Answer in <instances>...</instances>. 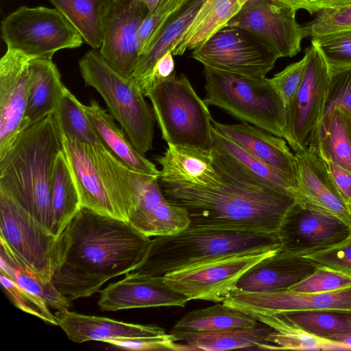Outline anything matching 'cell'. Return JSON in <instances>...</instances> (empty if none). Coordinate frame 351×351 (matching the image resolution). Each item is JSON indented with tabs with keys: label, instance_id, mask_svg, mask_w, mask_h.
<instances>
[{
	"label": "cell",
	"instance_id": "49",
	"mask_svg": "<svg viewBox=\"0 0 351 351\" xmlns=\"http://www.w3.org/2000/svg\"><path fill=\"white\" fill-rule=\"evenodd\" d=\"M311 14L324 10H335L351 7V0H311Z\"/></svg>",
	"mask_w": 351,
	"mask_h": 351
},
{
	"label": "cell",
	"instance_id": "39",
	"mask_svg": "<svg viewBox=\"0 0 351 351\" xmlns=\"http://www.w3.org/2000/svg\"><path fill=\"white\" fill-rule=\"evenodd\" d=\"M53 114L64 136L81 142L104 145L88 119L82 104L66 86Z\"/></svg>",
	"mask_w": 351,
	"mask_h": 351
},
{
	"label": "cell",
	"instance_id": "50",
	"mask_svg": "<svg viewBox=\"0 0 351 351\" xmlns=\"http://www.w3.org/2000/svg\"><path fill=\"white\" fill-rule=\"evenodd\" d=\"M246 1V0H245ZM278 2H280L296 12L298 10H305L307 12H308L310 14H311V0H274Z\"/></svg>",
	"mask_w": 351,
	"mask_h": 351
},
{
	"label": "cell",
	"instance_id": "19",
	"mask_svg": "<svg viewBox=\"0 0 351 351\" xmlns=\"http://www.w3.org/2000/svg\"><path fill=\"white\" fill-rule=\"evenodd\" d=\"M211 154L215 168L222 176L296 198V189L283 175L256 159L214 128Z\"/></svg>",
	"mask_w": 351,
	"mask_h": 351
},
{
	"label": "cell",
	"instance_id": "12",
	"mask_svg": "<svg viewBox=\"0 0 351 351\" xmlns=\"http://www.w3.org/2000/svg\"><path fill=\"white\" fill-rule=\"evenodd\" d=\"M192 58L214 69L263 77L280 58L245 29L225 26L192 52Z\"/></svg>",
	"mask_w": 351,
	"mask_h": 351
},
{
	"label": "cell",
	"instance_id": "16",
	"mask_svg": "<svg viewBox=\"0 0 351 351\" xmlns=\"http://www.w3.org/2000/svg\"><path fill=\"white\" fill-rule=\"evenodd\" d=\"M150 11L142 0H111L99 51L119 74L132 78L139 58V33Z\"/></svg>",
	"mask_w": 351,
	"mask_h": 351
},
{
	"label": "cell",
	"instance_id": "45",
	"mask_svg": "<svg viewBox=\"0 0 351 351\" xmlns=\"http://www.w3.org/2000/svg\"><path fill=\"white\" fill-rule=\"evenodd\" d=\"M307 56L299 61L289 64L282 71L269 78L287 108L291 104L298 91L305 73Z\"/></svg>",
	"mask_w": 351,
	"mask_h": 351
},
{
	"label": "cell",
	"instance_id": "18",
	"mask_svg": "<svg viewBox=\"0 0 351 351\" xmlns=\"http://www.w3.org/2000/svg\"><path fill=\"white\" fill-rule=\"evenodd\" d=\"M30 60L10 49L0 60V159L24 129Z\"/></svg>",
	"mask_w": 351,
	"mask_h": 351
},
{
	"label": "cell",
	"instance_id": "23",
	"mask_svg": "<svg viewBox=\"0 0 351 351\" xmlns=\"http://www.w3.org/2000/svg\"><path fill=\"white\" fill-rule=\"evenodd\" d=\"M215 130L256 159L283 175L296 189L295 156L282 138L246 122L223 124L212 121Z\"/></svg>",
	"mask_w": 351,
	"mask_h": 351
},
{
	"label": "cell",
	"instance_id": "34",
	"mask_svg": "<svg viewBox=\"0 0 351 351\" xmlns=\"http://www.w3.org/2000/svg\"><path fill=\"white\" fill-rule=\"evenodd\" d=\"M56 235L62 234L82 208L75 180L64 149L56 160L51 186Z\"/></svg>",
	"mask_w": 351,
	"mask_h": 351
},
{
	"label": "cell",
	"instance_id": "14",
	"mask_svg": "<svg viewBox=\"0 0 351 351\" xmlns=\"http://www.w3.org/2000/svg\"><path fill=\"white\" fill-rule=\"evenodd\" d=\"M276 233L282 250L306 256L344 243L351 237V226L296 199Z\"/></svg>",
	"mask_w": 351,
	"mask_h": 351
},
{
	"label": "cell",
	"instance_id": "35",
	"mask_svg": "<svg viewBox=\"0 0 351 351\" xmlns=\"http://www.w3.org/2000/svg\"><path fill=\"white\" fill-rule=\"evenodd\" d=\"M73 25L83 40L99 50L104 18L111 0H49Z\"/></svg>",
	"mask_w": 351,
	"mask_h": 351
},
{
	"label": "cell",
	"instance_id": "41",
	"mask_svg": "<svg viewBox=\"0 0 351 351\" xmlns=\"http://www.w3.org/2000/svg\"><path fill=\"white\" fill-rule=\"evenodd\" d=\"M0 280L5 293L16 307L48 324L58 326L56 315L51 313L48 304L43 298L24 289L1 272Z\"/></svg>",
	"mask_w": 351,
	"mask_h": 351
},
{
	"label": "cell",
	"instance_id": "9",
	"mask_svg": "<svg viewBox=\"0 0 351 351\" xmlns=\"http://www.w3.org/2000/svg\"><path fill=\"white\" fill-rule=\"evenodd\" d=\"M1 35L7 49L30 60L50 59L61 49L80 47L83 38L56 8L21 6L1 23Z\"/></svg>",
	"mask_w": 351,
	"mask_h": 351
},
{
	"label": "cell",
	"instance_id": "40",
	"mask_svg": "<svg viewBox=\"0 0 351 351\" xmlns=\"http://www.w3.org/2000/svg\"><path fill=\"white\" fill-rule=\"evenodd\" d=\"M323 56L330 73L351 67V29L311 37Z\"/></svg>",
	"mask_w": 351,
	"mask_h": 351
},
{
	"label": "cell",
	"instance_id": "33",
	"mask_svg": "<svg viewBox=\"0 0 351 351\" xmlns=\"http://www.w3.org/2000/svg\"><path fill=\"white\" fill-rule=\"evenodd\" d=\"M0 243V272L24 289L43 298L57 311L69 310L71 301L58 290L51 280L45 279L31 271L2 239Z\"/></svg>",
	"mask_w": 351,
	"mask_h": 351
},
{
	"label": "cell",
	"instance_id": "21",
	"mask_svg": "<svg viewBox=\"0 0 351 351\" xmlns=\"http://www.w3.org/2000/svg\"><path fill=\"white\" fill-rule=\"evenodd\" d=\"M297 166L296 199L315 210L332 215L351 226V212L343 200L326 160L316 148L294 153Z\"/></svg>",
	"mask_w": 351,
	"mask_h": 351
},
{
	"label": "cell",
	"instance_id": "3",
	"mask_svg": "<svg viewBox=\"0 0 351 351\" xmlns=\"http://www.w3.org/2000/svg\"><path fill=\"white\" fill-rule=\"evenodd\" d=\"M63 149L62 133L51 114L25 128L0 159V190L55 234L51 186Z\"/></svg>",
	"mask_w": 351,
	"mask_h": 351
},
{
	"label": "cell",
	"instance_id": "13",
	"mask_svg": "<svg viewBox=\"0 0 351 351\" xmlns=\"http://www.w3.org/2000/svg\"><path fill=\"white\" fill-rule=\"evenodd\" d=\"M0 230V239L31 271L45 279L51 280L58 237L2 190Z\"/></svg>",
	"mask_w": 351,
	"mask_h": 351
},
{
	"label": "cell",
	"instance_id": "51",
	"mask_svg": "<svg viewBox=\"0 0 351 351\" xmlns=\"http://www.w3.org/2000/svg\"><path fill=\"white\" fill-rule=\"evenodd\" d=\"M144 3L147 6L150 12H152L158 4L160 0H142Z\"/></svg>",
	"mask_w": 351,
	"mask_h": 351
},
{
	"label": "cell",
	"instance_id": "28",
	"mask_svg": "<svg viewBox=\"0 0 351 351\" xmlns=\"http://www.w3.org/2000/svg\"><path fill=\"white\" fill-rule=\"evenodd\" d=\"M64 86L52 60L38 58L29 62V93L24 128L54 114Z\"/></svg>",
	"mask_w": 351,
	"mask_h": 351
},
{
	"label": "cell",
	"instance_id": "1",
	"mask_svg": "<svg viewBox=\"0 0 351 351\" xmlns=\"http://www.w3.org/2000/svg\"><path fill=\"white\" fill-rule=\"evenodd\" d=\"M151 239L128 221L82 208L58 237L51 280L71 302L133 271Z\"/></svg>",
	"mask_w": 351,
	"mask_h": 351
},
{
	"label": "cell",
	"instance_id": "36",
	"mask_svg": "<svg viewBox=\"0 0 351 351\" xmlns=\"http://www.w3.org/2000/svg\"><path fill=\"white\" fill-rule=\"evenodd\" d=\"M317 149L324 160L351 172L350 114L337 108L323 119Z\"/></svg>",
	"mask_w": 351,
	"mask_h": 351
},
{
	"label": "cell",
	"instance_id": "22",
	"mask_svg": "<svg viewBox=\"0 0 351 351\" xmlns=\"http://www.w3.org/2000/svg\"><path fill=\"white\" fill-rule=\"evenodd\" d=\"M128 222L143 234L155 237L180 231L190 221L184 209L167 199L159 177L143 174Z\"/></svg>",
	"mask_w": 351,
	"mask_h": 351
},
{
	"label": "cell",
	"instance_id": "37",
	"mask_svg": "<svg viewBox=\"0 0 351 351\" xmlns=\"http://www.w3.org/2000/svg\"><path fill=\"white\" fill-rule=\"evenodd\" d=\"M276 314L298 328L322 339L351 335L350 310L292 311Z\"/></svg>",
	"mask_w": 351,
	"mask_h": 351
},
{
	"label": "cell",
	"instance_id": "48",
	"mask_svg": "<svg viewBox=\"0 0 351 351\" xmlns=\"http://www.w3.org/2000/svg\"><path fill=\"white\" fill-rule=\"evenodd\" d=\"M326 162L343 200L349 206L351 204V172L337 163Z\"/></svg>",
	"mask_w": 351,
	"mask_h": 351
},
{
	"label": "cell",
	"instance_id": "26",
	"mask_svg": "<svg viewBox=\"0 0 351 351\" xmlns=\"http://www.w3.org/2000/svg\"><path fill=\"white\" fill-rule=\"evenodd\" d=\"M58 326L73 342L89 341L106 342L121 338H149L167 335L165 330L155 324H138L115 319L77 313L57 311Z\"/></svg>",
	"mask_w": 351,
	"mask_h": 351
},
{
	"label": "cell",
	"instance_id": "15",
	"mask_svg": "<svg viewBox=\"0 0 351 351\" xmlns=\"http://www.w3.org/2000/svg\"><path fill=\"white\" fill-rule=\"evenodd\" d=\"M295 13L274 0H246L225 26L245 29L279 58H292L300 52L302 40L306 38Z\"/></svg>",
	"mask_w": 351,
	"mask_h": 351
},
{
	"label": "cell",
	"instance_id": "11",
	"mask_svg": "<svg viewBox=\"0 0 351 351\" xmlns=\"http://www.w3.org/2000/svg\"><path fill=\"white\" fill-rule=\"evenodd\" d=\"M280 249L221 257L166 274L163 279L189 300L223 302L247 270Z\"/></svg>",
	"mask_w": 351,
	"mask_h": 351
},
{
	"label": "cell",
	"instance_id": "25",
	"mask_svg": "<svg viewBox=\"0 0 351 351\" xmlns=\"http://www.w3.org/2000/svg\"><path fill=\"white\" fill-rule=\"evenodd\" d=\"M162 156L156 158L161 165L160 183L215 187L224 179L215 168L211 150L168 143Z\"/></svg>",
	"mask_w": 351,
	"mask_h": 351
},
{
	"label": "cell",
	"instance_id": "8",
	"mask_svg": "<svg viewBox=\"0 0 351 351\" xmlns=\"http://www.w3.org/2000/svg\"><path fill=\"white\" fill-rule=\"evenodd\" d=\"M151 101L162 139L203 150H211L213 118L208 106L184 75L175 73L145 93Z\"/></svg>",
	"mask_w": 351,
	"mask_h": 351
},
{
	"label": "cell",
	"instance_id": "10",
	"mask_svg": "<svg viewBox=\"0 0 351 351\" xmlns=\"http://www.w3.org/2000/svg\"><path fill=\"white\" fill-rule=\"evenodd\" d=\"M304 53L307 62L303 80L287 108L285 140L294 153L317 149L330 79L328 66L313 44Z\"/></svg>",
	"mask_w": 351,
	"mask_h": 351
},
{
	"label": "cell",
	"instance_id": "44",
	"mask_svg": "<svg viewBox=\"0 0 351 351\" xmlns=\"http://www.w3.org/2000/svg\"><path fill=\"white\" fill-rule=\"evenodd\" d=\"M337 108L351 114V67L330 73L323 119Z\"/></svg>",
	"mask_w": 351,
	"mask_h": 351
},
{
	"label": "cell",
	"instance_id": "24",
	"mask_svg": "<svg viewBox=\"0 0 351 351\" xmlns=\"http://www.w3.org/2000/svg\"><path fill=\"white\" fill-rule=\"evenodd\" d=\"M316 267L306 257L280 249L247 270L239 279L236 289L247 292L287 290L313 274Z\"/></svg>",
	"mask_w": 351,
	"mask_h": 351
},
{
	"label": "cell",
	"instance_id": "17",
	"mask_svg": "<svg viewBox=\"0 0 351 351\" xmlns=\"http://www.w3.org/2000/svg\"><path fill=\"white\" fill-rule=\"evenodd\" d=\"M222 302L251 315H267L292 311H351V286L324 293H303L289 289L247 292L235 289Z\"/></svg>",
	"mask_w": 351,
	"mask_h": 351
},
{
	"label": "cell",
	"instance_id": "27",
	"mask_svg": "<svg viewBox=\"0 0 351 351\" xmlns=\"http://www.w3.org/2000/svg\"><path fill=\"white\" fill-rule=\"evenodd\" d=\"M205 1H183L140 53L132 78L139 79L149 74L159 58L175 49Z\"/></svg>",
	"mask_w": 351,
	"mask_h": 351
},
{
	"label": "cell",
	"instance_id": "52",
	"mask_svg": "<svg viewBox=\"0 0 351 351\" xmlns=\"http://www.w3.org/2000/svg\"><path fill=\"white\" fill-rule=\"evenodd\" d=\"M349 208H350V212H351V204L349 205Z\"/></svg>",
	"mask_w": 351,
	"mask_h": 351
},
{
	"label": "cell",
	"instance_id": "32",
	"mask_svg": "<svg viewBox=\"0 0 351 351\" xmlns=\"http://www.w3.org/2000/svg\"><path fill=\"white\" fill-rule=\"evenodd\" d=\"M245 0H206L187 29L181 41L172 51L182 56L187 49H195L226 24L239 12Z\"/></svg>",
	"mask_w": 351,
	"mask_h": 351
},
{
	"label": "cell",
	"instance_id": "43",
	"mask_svg": "<svg viewBox=\"0 0 351 351\" xmlns=\"http://www.w3.org/2000/svg\"><path fill=\"white\" fill-rule=\"evenodd\" d=\"M302 27L306 37L351 29V7L319 11Z\"/></svg>",
	"mask_w": 351,
	"mask_h": 351
},
{
	"label": "cell",
	"instance_id": "38",
	"mask_svg": "<svg viewBox=\"0 0 351 351\" xmlns=\"http://www.w3.org/2000/svg\"><path fill=\"white\" fill-rule=\"evenodd\" d=\"M267 324L273 331L266 338L264 349L345 350L343 344L312 336L287 322L277 314L252 315Z\"/></svg>",
	"mask_w": 351,
	"mask_h": 351
},
{
	"label": "cell",
	"instance_id": "47",
	"mask_svg": "<svg viewBox=\"0 0 351 351\" xmlns=\"http://www.w3.org/2000/svg\"><path fill=\"white\" fill-rule=\"evenodd\" d=\"M184 0H160L156 8L149 12L143 21L139 33L140 53L161 27L167 19L182 4ZM139 53V55H140Z\"/></svg>",
	"mask_w": 351,
	"mask_h": 351
},
{
	"label": "cell",
	"instance_id": "31",
	"mask_svg": "<svg viewBox=\"0 0 351 351\" xmlns=\"http://www.w3.org/2000/svg\"><path fill=\"white\" fill-rule=\"evenodd\" d=\"M273 331L267 324L259 322L251 328H232L217 332L197 333L180 338L182 350H225L235 348L264 349L266 338Z\"/></svg>",
	"mask_w": 351,
	"mask_h": 351
},
{
	"label": "cell",
	"instance_id": "2",
	"mask_svg": "<svg viewBox=\"0 0 351 351\" xmlns=\"http://www.w3.org/2000/svg\"><path fill=\"white\" fill-rule=\"evenodd\" d=\"M222 178L223 183L215 187L169 183L160 186L170 203L186 212L190 228L275 233L296 200L291 195Z\"/></svg>",
	"mask_w": 351,
	"mask_h": 351
},
{
	"label": "cell",
	"instance_id": "30",
	"mask_svg": "<svg viewBox=\"0 0 351 351\" xmlns=\"http://www.w3.org/2000/svg\"><path fill=\"white\" fill-rule=\"evenodd\" d=\"M258 322L254 316L222 302L187 313L173 325L169 333L178 341L190 335L251 328Z\"/></svg>",
	"mask_w": 351,
	"mask_h": 351
},
{
	"label": "cell",
	"instance_id": "5",
	"mask_svg": "<svg viewBox=\"0 0 351 351\" xmlns=\"http://www.w3.org/2000/svg\"><path fill=\"white\" fill-rule=\"evenodd\" d=\"M281 248L276 233L187 227L155 237L132 272L164 276L221 257Z\"/></svg>",
	"mask_w": 351,
	"mask_h": 351
},
{
	"label": "cell",
	"instance_id": "7",
	"mask_svg": "<svg viewBox=\"0 0 351 351\" xmlns=\"http://www.w3.org/2000/svg\"><path fill=\"white\" fill-rule=\"evenodd\" d=\"M78 63L86 86L99 93L130 141L145 155L152 149L156 119L138 81L119 74L97 49L88 51Z\"/></svg>",
	"mask_w": 351,
	"mask_h": 351
},
{
	"label": "cell",
	"instance_id": "42",
	"mask_svg": "<svg viewBox=\"0 0 351 351\" xmlns=\"http://www.w3.org/2000/svg\"><path fill=\"white\" fill-rule=\"evenodd\" d=\"M351 286V277L324 267H316L308 277L289 289L303 293L334 291Z\"/></svg>",
	"mask_w": 351,
	"mask_h": 351
},
{
	"label": "cell",
	"instance_id": "46",
	"mask_svg": "<svg viewBox=\"0 0 351 351\" xmlns=\"http://www.w3.org/2000/svg\"><path fill=\"white\" fill-rule=\"evenodd\" d=\"M304 257L317 267H324L351 277V237L332 248Z\"/></svg>",
	"mask_w": 351,
	"mask_h": 351
},
{
	"label": "cell",
	"instance_id": "29",
	"mask_svg": "<svg viewBox=\"0 0 351 351\" xmlns=\"http://www.w3.org/2000/svg\"><path fill=\"white\" fill-rule=\"evenodd\" d=\"M82 108L104 145L132 169L141 173L160 176L156 165L134 147L122 129L118 128L113 117L95 99Z\"/></svg>",
	"mask_w": 351,
	"mask_h": 351
},
{
	"label": "cell",
	"instance_id": "4",
	"mask_svg": "<svg viewBox=\"0 0 351 351\" xmlns=\"http://www.w3.org/2000/svg\"><path fill=\"white\" fill-rule=\"evenodd\" d=\"M64 151L73 173L82 208L128 221L143 175L101 144L62 134Z\"/></svg>",
	"mask_w": 351,
	"mask_h": 351
},
{
	"label": "cell",
	"instance_id": "20",
	"mask_svg": "<svg viewBox=\"0 0 351 351\" xmlns=\"http://www.w3.org/2000/svg\"><path fill=\"white\" fill-rule=\"evenodd\" d=\"M98 306L102 311L161 306L184 307L189 299L170 287L163 276L130 272L121 280L100 291Z\"/></svg>",
	"mask_w": 351,
	"mask_h": 351
},
{
	"label": "cell",
	"instance_id": "6",
	"mask_svg": "<svg viewBox=\"0 0 351 351\" xmlns=\"http://www.w3.org/2000/svg\"><path fill=\"white\" fill-rule=\"evenodd\" d=\"M207 106L285 139L287 106L269 78L254 77L204 66Z\"/></svg>",
	"mask_w": 351,
	"mask_h": 351
}]
</instances>
